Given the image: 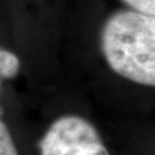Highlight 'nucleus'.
<instances>
[{
  "label": "nucleus",
  "instance_id": "f257e3e1",
  "mask_svg": "<svg viewBox=\"0 0 155 155\" xmlns=\"http://www.w3.org/2000/svg\"><path fill=\"white\" fill-rule=\"evenodd\" d=\"M100 47L118 76L145 86L155 85V17L120 9L105 21Z\"/></svg>",
  "mask_w": 155,
  "mask_h": 155
},
{
  "label": "nucleus",
  "instance_id": "f03ea898",
  "mask_svg": "<svg viewBox=\"0 0 155 155\" xmlns=\"http://www.w3.org/2000/svg\"><path fill=\"white\" fill-rule=\"evenodd\" d=\"M40 155H110L98 129L78 115L56 118L39 140Z\"/></svg>",
  "mask_w": 155,
  "mask_h": 155
},
{
  "label": "nucleus",
  "instance_id": "7ed1b4c3",
  "mask_svg": "<svg viewBox=\"0 0 155 155\" xmlns=\"http://www.w3.org/2000/svg\"><path fill=\"white\" fill-rule=\"evenodd\" d=\"M21 70V61L18 56L11 51L0 47V89L2 81L12 79Z\"/></svg>",
  "mask_w": 155,
  "mask_h": 155
},
{
  "label": "nucleus",
  "instance_id": "20e7f679",
  "mask_svg": "<svg viewBox=\"0 0 155 155\" xmlns=\"http://www.w3.org/2000/svg\"><path fill=\"white\" fill-rule=\"evenodd\" d=\"M0 155H20L11 130L0 117Z\"/></svg>",
  "mask_w": 155,
  "mask_h": 155
},
{
  "label": "nucleus",
  "instance_id": "39448f33",
  "mask_svg": "<svg viewBox=\"0 0 155 155\" xmlns=\"http://www.w3.org/2000/svg\"><path fill=\"white\" fill-rule=\"evenodd\" d=\"M132 11L155 16V0H123Z\"/></svg>",
  "mask_w": 155,
  "mask_h": 155
},
{
  "label": "nucleus",
  "instance_id": "423d86ee",
  "mask_svg": "<svg viewBox=\"0 0 155 155\" xmlns=\"http://www.w3.org/2000/svg\"><path fill=\"white\" fill-rule=\"evenodd\" d=\"M1 113H2V108L0 107V117H1Z\"/></svg>",
  "mask_w": 155,
  "mask_h": 155
}]
</instances>
